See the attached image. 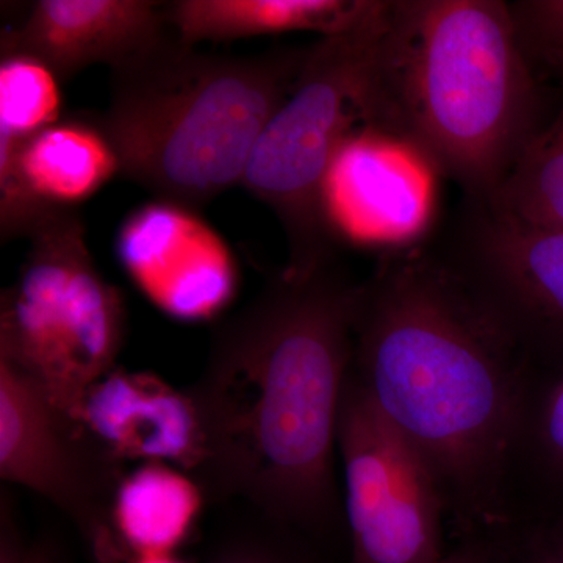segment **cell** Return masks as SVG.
<instances>
[{"label":"cell","mask_w":563,"mask_h":563,"mask_svg":"<svg viewBox=\"0 0 563 563\" xmlns=\"http://www.w3.org/2000/svg\"><path fill=\"white\" fill-rule=\"evenodd\" d=\"M383 9L384 0H374L357 24L309 47L295 87L247 163L242 185L279 220L290 276L333 262L339 225L329 188L344 147L363 133L366 74Z\"/></svg>","instance_id":"5b68a950"},{"label":"cell","mask_w":563,"mask_h":563,"mask_svg":"<svg viewBox=\"0 0 563 563\" xmlns=\"http://www.w3.org/2000/svg\"><path fill=\"white\" fill-rule=\"evenodd\" d=\"M351 563H440L446 507L431 470L347 373L336 431Z\"/></svg>","instance_id":"52a82bcc"},{"label":"cell","mask_w":563,"mask_h":563,"mask_svg":"<svg viewBox=\"0 0 563 563\" xmlns=\"http://www.w3.org/2000/svg\"><path fill=\"white\" fill-rule=\"evenodd\" d=\"M487 542V563H563V517L510 521Z\"/></svg>","instance_id":"ffe728a7"},{"label":"cell","mask_w":563,"mask_h":563,"mask_svg":"<svg viewBox=\"0 0 563 563\" xmlns=\"http://www.w3.org/2000/svg\"><path fill=\"white\" fill-rule=\"evenodd\" d=\"M487 543L484 540H472L454 543L440 563H487Z\"/></svg>","instance_id":"603a6c76"},{"label":"cell","mask_w":563,"mask_h":563,"mask_svg":"<svg viewBox=\"0 0 563 563\" xmlns=\"http://www.w3.org/2000/svg\"><path fill=\"white\" fill-rule=\"evenodd\" d=\"M358 288L333 262L307 276L282 272L218 325L188 388L206 501H240L321 547H350L336 431Z\"/></svg>","instance_id":"6da1fadb"},{"label":"cell","mask_w":563,"mask_h":563,"mask_svg":"<svg viewBox=\"0 0 563 563\" xmlns=\"http://www.w3.org/2000/svg\"><path fill=\"white\" fill-rule=\"evenodd\" d=\"M515 27L529 60L563 76V0L509 2Z\"/></svg>","instance_id":"44dd1931"},{"label":"cell","mask_w":563,"mask_h":563,"mask_svg":"<svg viewBox=\"0 0 563 563\" xmlns=\"http://www.w3.org/2000/svg\"><path fill=\"white\" fill-rule=\"evenodd\" d=\"M374 0H179L165 7L172 31L188 46L290 32L346 31L372 10Z\"/></svg>","instance_id":"9a60e30c"},{"label":"cell","mask_w":563,"mask_h":563,"mask_svg":"<svg viewBox=\"0 0 563 563\" xmlns=\"http://www.w3.org/2000/svg\"><path fill=\"white\" fill-rule=\"evenodd\" d=\"M203 501L195 477L172 465L144 463L125 474L114 499L113 523L131 561L173 554L191 536Z\"/></svg>","instance_id":"2e32d148"},{"label":"cell","mask_w":563,"mask_h":563,"mask_svg":"<svg viewBox=\"0 0 563 563\" xmlns=\"http://www.w3.org/2000/svg\"><path fill=\"white\" fill-rule=\"evenodd\" d=\"M561 80L563 85V76ZM483 203L526 228L563 231V103L554 121L526 146L490 201Z\"/></svg>","instance_id":"e0dca14e"},{"label":"cell","mask_w":563,"mask_h":563,"mask_svg":"<svg viewBox=\"0 0 563 563\" xmlns=\"http://www.w3.org/2000/svg\"><path fill=\"white\" fill-rule=\"evenodd\" d=\"M131 563H185L180 559L174 558L173 554L161 555H141V558L133 559Z\"/></svg>","instance_id":"cb8c5ba5"},{"label":"cell","mask_w":563,"mask_h":563,"mask_svg":"<svg viewBox=\"0 0 563 563\" xmlns=\"http://www.w3.org/2000/svg\"><path fill=\"white\" fill-rule=\"evenodd\" d=\"M250 520L225 536L209 563H324L309 537L247 509Z\"/></svg>","instance_id":"d6986e66"},{"label":"cell","mask_w":563,"mask_h":563,"mask_svg":"<svg viewBox=\"0 0 563 563\" xmlns=\"http://www.w3.org/2000/svg\"><path fill=\"white\" fill-rule=\"evenodd\" d=\"M120 174L117 154L99 122L65 120L0 144L2 242L31 236L63 211L77 210Z\"/></svg>","instance_id":"30bf717a"},{"label":"cell","mask_w":563,"mask_h":563,"mask_svg":"<svg viewBox=\"0 0 563 563\" xmlns=\"http://www.w3.org/2000/svg\"><path fill=\"white\" fill-rule=\"evenodd\" d=\"M466 201L455 243L440 252L501 322L531 372H561L563 231L526 228Z\"/></svg>","instance_id":"9c48e42d"},{"label":"cell","mask_w":563,"mask_h":563,"mask_svg":"<svg viewBox=\"0 0 563 563\" xmlns=\"http://www.w3.org/2000/svg\"><path fill=\"white\" fill-rule=\"evenodd\" d=\"M351 372L431 470L455 543L504 528L531 368L442 252L384 251L358 288Z\"/></svg>","instance_id":"7a4b0ae2"},{"label":"cell","mask_w":563,"mask_h":563,"mask_svg":"<svg viewBox=\"0 0 563 563\" xmlns=\"http://www.w3.org/2000/svg\"><path fill=\"white\" fill-rule=\"evenodd\" d=\"M506 507L507 523L563 517V369L531 372L507 466Z\"/></svg>","instance_id":"5bb4252c"},{"label":"cell","mask_w":563,"mask_h":563,"mask_svg":"<svg viewBox=\"0 0 563 563\" xmlns=\"http://www.w3.org/2000/svg\"><path fill=\"white\" fill-rule=\"evenodd\" d=\"M309 47L231 57L198 52L172 31L111 69L109 107L98 122L121 176L184 210L242 185Z\"/></svg>","instance_id":"277c9868"},{"label":"cell","mask_w":563,"mask_h":563,"mask_svg":"<svg viewBox=\"0 0 563 563\" xmlns=\"http://www.w3.org/2000/svg\"><path fill=\"white\" fill-rule=\"evenodd\" d=\"M539 111L509 2L384 0L363 132L488 202L540 132Z\"/></svg>","instance_id":"3957f363"},{"label":"cell","mask_w":563,"mask_h":563,"mask_svg":"<svg viewBox=\"0 0 563 563\" xmlns=\"http://www.w3.org/2000/svg\"><path fill=\"white\" fill-rule=\"evenodd\" d=\"M74 417L122 462L172 463L195 477L206 457L190 393L155 374L114 368L91 385Z\"/></svg>","instance_id":"7c38bea8"},{"label":"cell","mask_w":563,"mask_h":563,"mask_svg":"<svg viewBox=\"0 0 563 563\" xmlns=\"http://www.w3.org/2000/svg\"><path fill=\"white\" fill-rule=\"evenodd\" d=\"M432 176L417 158L372 133L346 144L332 173L331 209L362 239L409 242L431 210Z\"/></svg>","instance_id":"4fadbf2b"},{"label":"cell","mask_w":563,"mask_h":563,"mask_svg":"<svg viewBox=\"0 0 563 563\" xmlns=\"http://www.w3.org/2000/svg\"><path fill=\"white\" fill-rule=\"evenodd\" d=\"M124 463L49 393L0 361V476L54 504L98 563H131L113 523Z\"/></svg>","instance_id":"ba28073f"},{"label":"cell","mask_w":563,"mask_h":563,"mask_svg":"<svg viewBox=\"0 0 563 563\" xmlns=\"http://www.w3.org/2000/svg\"><path fill=\"white\" fill-rule=\"evenodd\" d=\"M169 32L165 7L150 0H40L2 32L0 55H27L66 81L92 65L117 68Z\"/></svg>","instance_id":"8fae6325"},{"label":"cell","mask_w":563,"mask_h":563,"mask_svg":"<svg viewBox=\"0 0 563 563\" xmlns=\"http://www.w3.org/2000/svg\"><path fill=\"white\" fill-rule=\"evenodd\" d=\"M0 515V563H58L54 550L46 543L27 542L21 536L5 501Z\"/></svg>","instance_id":"7402d4cb"},{"label":"cell","mask_w":563,"mask_h":563,"mask_svg":"<svg viewBox=\"0 0 563 563\" xmlns=\"http://www.w3.org/2000/svg\"><path fill=\"white\" fill-rule=\"evenodd\" d=\"M62 81L27 55H0V144H14L60 121Z\"/></svg>","instance_id":"ac0fdd59"},{"label":"cell","mask_w":563,"mask_h":563,"mask_svg":"<svg viewBox=\"0 0 563 563\" xmlns=\"http://www.w3.org/2000/svg\"><path fill=\"white\" fill-rule=\"evenodd\" d=\"M29 239L18 279L0 298V361L76 415L91 385L117 368L124 298L99 273L79 211L47 218Z\"/></svg>","instance_id":"8992f818"}]
</instances>
